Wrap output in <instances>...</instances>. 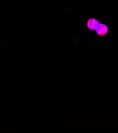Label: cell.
I'll use <instances>...</instances> for the list:
<instances>
[{
  "mask_svg": "<svg viewBox=\"0 0 118 133\" xmlns=\"http://www.w3.org/2000/svg\"><path fill=\"white\" fill-rule=\"evenodd\" d=\"M101 24L100 21L93 17L89 18L87 19L86 22V28L90 31H96L98 28L99 26Z\"/></svg>",
  "mask_w": 118,
  "mask_h": 133,
  "instance_id": "obj_1",
  "label": "cell"
},
{
  "mask_svg": "<svg viewBox=\"0 0 118 133\" xmlns=\"http://www.w3.org/2000/svg\"><path fill=\"white\" fill-rule=\"evenodd\" d=\"M96 35L100 37H103L107 35L109 32L108 26L104 23H101L98 28L95 31Z\"/></svg>",
  "mask_w": 118,
  "mask_h": 133,
  "instance_id": "obj_2",
  "label": "cell"
}]
</instances>
